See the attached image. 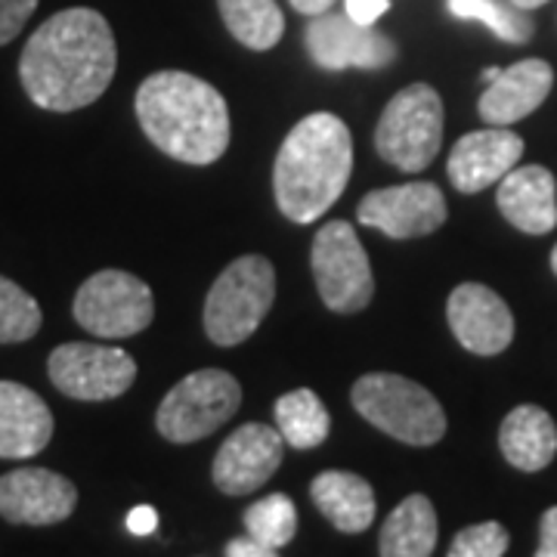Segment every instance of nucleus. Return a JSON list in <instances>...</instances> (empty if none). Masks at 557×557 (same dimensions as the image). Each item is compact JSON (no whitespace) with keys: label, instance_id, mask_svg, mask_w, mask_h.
Masks as SVG:
<instances>
[{"label":"nucleus","instance_id":"36","mask_svg":"<svg viewBox=\"0 0 557 557\" xmlns=\"http://www.w3.org/2000/svg\"><path fill=\"white\" fill-rule=\"evenodd\" d=\"M498 72H502L498 65H490V69L483 72V81H486V84H490V81H496V78H498Z\"/></svg>","mask_w":557,"mask_h":557},{"label":"nucleus","instance_id":"5","mask_svg":"<svg viewBox=\"0 0 557 557\" xmlns=\"http://www.w3.org/2000/svg\"><path fill=\"white\" fill-rule=\"evenodd\" d=\"M276 300V270L260 255L236 258L205 298V332L218 347H239L260 329Z\"/></svg>","mask_w":557,"mask_h":557},{"label":"nucleus","instance_id":"22","mask_svg":"<svg viewBox=\"0 0 557 557\" xmlns=\"http://www.w3.org/2000/svg\"><path fill=\"white\" fill-rule=\"evenodd\" d=\"M437 511L431 498L406 496L391 518L384 520L379 536V555L384 557H428L437 548Z\"/></svg>","mask_w":557,"mask_h":557},{"label":"nucleus","instance_id":"35","mask_svg":"<svg viewBox=\"0 0 557 557\" xmlns=\"http://www.w3.org/2000/svg\"><path fill=\"white\" fill-rule=\"evenodd\" d=\"M515 7H520V10H536V7H542V3H548V0H511Z\"/></svg>","mask_w":557,"mask_h":557},{"label":"nucleus","instance_id":"11","mask_svg":"<svg viewBox=\"0 0 557 557\" xmlns=\"http://www.w3.org/2000/svg\"><path fill=\"white\" fill-rule=\"evenodd\" d=\"M449 218L440 186L428 180L372 189L357 205V220L362 226L381 230L387 239H421L437 233Z\"/></svg>","mask_w":557,"mask_h":557},{"label":"nucleus","instance_id":"15","mask_svg":"<svg viewBox=\"0 0 557 557\" xmlns=\"http://www.w3.org/2000/svg\"><path fill=\"white\" fill-rule=\"evenodd\" d=\"M446 319L456 341L478 357H496L515 341V317L493 288L465 282L449 295Z\"/></svg>","mask_w":557,"mask_h":557},{"label":"nucleus","instance_id":"12","mask_svg":"<svg viewBox=\"0 0 557 557\" xmlns=\"http://www.w3.org/2000/svg\"><path fill=\"white\" fill-rule=\"evenodd\" d=\"M307 53L325 72L366 69L379 72L397 60V44L372 25H359L347 13H319L307 25Z\"/></svg>","mask_w":557,"mask_h":557},{"label":"nucleus","instance_id":"10","mask_svg":"<svg viewBox=\"0 0 557 557\" xmlns=\"http://www.w3.org/2000/svg\"><path fill=\"white\" fill-rule=\"evenodd\" d=\"M47 372L53 387L65 397L102 403L131 391V384L137 381V362L121 347L72 341V344H60L50 354Z\"/></svg>","mask_w":557,"mask_h":557},{"label":"nucleus","instance_id":"31","mask_svg":"<svg viewBox=\"0 0 557 557\" xmlns=\"http://www.w3.org/2000/svg\"><path fill=\"white\" fill-rule=\"evenodd\" d=\"M539 557H557V505L542 515V527H539Z\"/></svg>","mask_w":557,"mask_h":557},{"label":"nucleus","instance_id":"28","mask_svg":"<svg viewBox=\"0 0 557 557\" xmlns=\"http://www.w3.org/2000/svg\"><path fill=\"white\" fill-rule=\"evenodd\" d=\"M511 545L508 530L496 523V520H486V523H474V527H465L453 545H449V557H502Z\"/></svg>","mask_w":557,"mask_h":557},{"label":"nucleus","instance_id":"26","mask_svg":"<svg viewBox=\"0 0 557 557\" xmlns=\"http://www.w3.org/2000/svg\"><path fill=\"white\" fill-rule=\"evenodd\" d=\"M245 533L270 548L288 545L298 533V508L285 493H270L245 511Z\"/></svg>","mask_w":557,"mask_h":557},{"label":"nucleus","instance_id":"2","mask_svg":"<svg viewBox=\"0 0 557 557\" xmlns=\"http://www.w3.org/2000/svg\"><path fill=\"white\" fill-rule=\"evenodd\" d=\"M137 121L164 156L214 164L230 146V109L214 84L189 72H156L139 84Z\"/></svg>","mask_w":557,"mask_h":557},{"label":"nucleus","instance_id":"20","mask_svg":"<svg viewBox=\"0 0 557 557\" xmlns=\"http://www.w3.org/2000/svg\"><path fill=\"white\" fill-rule=\"evenodd\" d=\"M498 449H502L505 461L523 474L545 471L557 456L555 418L539 406L511 409L498 431Z\"/></svg>","mask_w":557,"mask_h":557},{"label":"nucleus","instance_id":"14","mask_svg":"<svg viewBox=\"0 0 557 557\" xmlns=\"http://www.w3.org/2000/svg\"><path fill=\"white\" fill-rule=\"evenodd\" d=\"M78 490L50 468H20L0 478V518L25 527H53L72 518Z\"/></svg>","mask_w":557,"mask_h":557},{"label":"nucleus","instance_id":"16","mask_svg":"<svg viewBox=\"0 0 557 557\" xmlns=\"http://www.w3.org/2000/svg\"><path fill=\"white\" fill-rule=\"evenodd\" d=\"M520 156H523V139L508 127L490 124L458 139L446 161V174L458 193L474 196L498 183L511 168H518Z\"/></svg>","mask_w":557,"mask_h":557},{"label":"nucleus","instance_id":"19","mask_svg":"<svg viewBox=\"0 0 557 557\" xmlns=\"http://www.w3.org/2000/svg\"><path fill=\"white\" fill-rule=\"evenodd\" d=\"M53 437V412L16 381H0V458H32Z\"/></svg>","mask_w":557,"mask_h":557},{"label":"nucleus","instance_id":"18","mask_svg":"<svg viewBox=\"0 0 557 557\" xmlns=\"http://www.w3.org/2000/svg\"><path fill=\"white\" fill-rule=\"evenodd\" d=\"M496 205L502 218L520 233L545 236L557 226V183L542 164L511 168L498 180Z\"/></svg>","mask_w":557,"mask_h":557},{"label":"nucleus","instance_id":"27","mask_svg":"<svg viewBox=\"0 0 557 557\" xmlns=\"http://www.w3.org/2000/svg\"><path fill=\"white\" fill-rule=\"evenodd\" d=\"M40 304L13 278L0 276V344H22L40 332Z\"/></svg>","mask_w":557,"mask_h":557},{"label":"nucleus","instance_id":"8","mask_svg":"<svg viewBox=\"0 0 557 557\" xmlns=\"http://www.w3.org/2000/svg\"><path fill=\"white\" fill-rule=\"evenodd\" d=\"M72 313L94 338H134L152 325L156 298L152 288L134 273L100 270L78 288Z\"/></svg>","mask_w":557,"mask_h":557},{"label":"nucleus","instance_id":"17","mask_svg":"<svg viewBox=\"0 0 557 557\" xmlns=\"http://www.w3.org/2000/svg\"><path fill=\"white\" fill-rule=\"evenodd\" d=\"M555 84V69L545 60H520L511 69H502L480 97L478 112L486 124L508 127L515 121L533 115L548 100Z\"/></svg>","mask_w":557,"mask_h":557},{"label":"nucleus","instance_id":"24","mask_svg":"<svg viewBox=\"0 0 557 557\" xmlns=\"http://www.w3.org/2000/svg\"><path fill=\"white\" fill-rule=\"evenodd\" d=\"M230 35L248 50H273L285 35V20L276 0H218Z\"/></svg>","mask_w":557,"mask_h":557},{"label":"nucleus","instance_id":"23","mask_svg":"<svg viewBox=\"0 0 557 557\" xmlns=\"http://www.w3.org/2000/svg\"><path fill=\"white\" fill-rule=\"evenodd\" d=\"M276 428L285 446L317 449L329 440L332 418H329L325 403L310 387H298V391H288L276 399Z\"/></svg>","mask_w":557,"mask_h":557},{"label":"nucleus","instance_id":"34","mask_svg":"<svg viewBox=\"0 0 557 557\" xmlns=\"http://www.w3.org/2000/svg\"><path fill=\"white\" fill-rule=\"evenodd\" d=\"M335 0H292V7L304 13V16H319V13H329Z\"/></svg>","mask_w":557,"mask_h":557},{"label":"nucleus","instance_id":"21","mask_svg":"<svg viewBox=\"0 0 557 557\" xmlns=\"http://www.w3.org/2000/svg\"><path fill=\"white\" fill-rule=\"evenodd\" d=\"M310 496L341 533H366L375 520V490L350 471H322L310 483Z\"/></svg>","mask_w":557,"mask_h":557},{"label":"nucleus","instance_id":"4","mask_svg":"<svg viewBox=\"0 0 557 557\" xmlns=\"http://www.w3.org/2000/svg\"><path fill=\"white\" fill-rule=\"evenodd\" d=\"M350 403L372 428L406 446H434L446 434V412L440 399L406 375H362L350 391Z\"/></svg>","mask_w":557,"mask_h":557},{"label":"nucleus","instance_id":"37","mask_svg":"<svg viewBox=\"0 0 557 557\" xmlns=\"http://www.w3.org/2000/svg\"><path fill=\"white\" fill-rule=\"evenodd\" d=\"M552 270H555V276H557V245L552 248Z\"/></svg>","mask_w":557,"mask_h":557},{"label":"nucleus","instance_id":"7","mask_svg":"<svg viewBox=\"0 0 557 557\" xmlns=\"http://www.w3.org/2000/svg\"><path fill=\"white\" fill-rule=\"evenodd\" d=\"M242 384L223 369H199L180 379L156 412V428L168 443H196L211 437L223 421L239 412Z\"/></svg>","mask_w":557,"mask_h":557},{"label":"nucleus","instance_id":"30","mask_svg":"<svg viewBox=\"0 0 557 557\" xmlns=\"http://www.w3.org/2000/svg\"><path fill=\"white\" fill-rule=\"evenodd\" d=\"M391 10V0H344V13L359 25H375Z\"/></svg>","mask_w":557,"mask_h":557},{"label":"nucleus","instance_id":"6","mask_svg":"<svg viewBox=\"0 0 557 557\" xmlns=\"http://www.w3.org/2000/svg\"><path fill=\"white\" fill-rule=\"evenodd\" d=\"M443 146V100L431 84H409L384 106L375 127V149L406 174L424 171Z\"/></svg>","mask_w":557,"mask_h":557},{"label":"nucleus","instance_id":"1","mask_svg":"<svg viewBox=\"0 0 557 557\" xmlns=\"http://www.w3.org/2000/svg\"><path fill=\"white\" fill-rule=\"evenodd\" d=\"M119 69L112 25L90 7H72L40 25L20 60L28 100L47 112H78L109 90Z\"/></svg>","mask_w":557,"mask_h":557},{"label":"nucleus","instance_id":"9","mask_svg":"<svg viewBox=\"0 0 557 557\" xmlns=\"http://www.w3.org/2000/svg\"><path fill=\"white\" fill-rule=\"evenodd\" d=\"M310 267L322 304L335 313H359L375 295V276L369 255L359 242L354 223L332 220L313 239Z\"/></svg>","mask_w":557,"mask_h":557},{"label":"nucleus","instance_id":"25","mask_svg":"<svg viewBox=\"0 0 557 557\" xmlns=\"http://www.w3.org/2000/svg\"><path fill=\"white\" fill-rule=\"evenodd\" d=\"M446 10L465 22H483L493 35L508 44H527L533 38L536 25L527 10L515 7L511 0H446Z\"/></svg>","mask_w":557,"mask_h":557},{"label":"nucleus","instance_id":"3","mask_svg":"<svg viewBox=\"0 0 557 557\" xmlns=\"http://www.w3.org/2000/svg\"><path fill=\"white\" fill-rule=\"evenodd\" d=\"M354 171L350 127L332 112L300 119L278 146L273 193L292 223H317L344 196Z\"/></svg>","mask_w":557,"mask_h":557},{"label":"nucleus","instance_id":"13","mask_svg":"<svg viewBox=\"0 0 557 557\" xmlns=\"http://www.w3.org/2000/svg\"><path fill=\"white\" fill-rule=\"evenodd\" d=\"M285 458V440L270 424H242L214 456L211 480L223 496H251L278 471Z\"/></svg>","mask_w":557,"mask_h":557},{"label":"nucleus","instance_id":"32","mask_svg":"<svg viewBox=\"0 0 557 557\" xmlns=\"http://www.w3.org/2000/svg\"><path fill=\"white\" fill-rule=\"evenodd\" d=\"M156 527H159V511L152 505H137L127 515V530L134 536H149V533H156Z\"/></svg>","mask_w":557,"mask_h":557},{"label":"nucleus","instance_id":"29","mask_svg":"<svg viewBox=\"0 0 557 557\" xmlns=\"http://www.w3.org/2000/svg\"><path fill=\"white\" fill-rule=\"evenodd\" d=\"M38 10V0H0V47L22 32V25Z\"/></svg>","mask_w":557,"mask_h":557},{"label":"nucleus","instance_id":"33","mask_svg":"<svg viewBox=\"0 0 557 557\" xmlns=\"http://www.w3.org/2000/svg\"><path fill=\"white\" fill-rule=\"evenodd\" d=\"M226 555L230 557H273L278 555V548H270V545H263L258 539L245 536V539H233L230 545H226Z\"/></svg>","mask_w":557,"mask_h":557}]
</instances>
